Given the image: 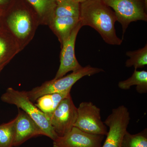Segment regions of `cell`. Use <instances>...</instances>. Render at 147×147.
Masks as SVG:
<instances>
[{
	"label": "cell",
	"instance_id": "cell-1",
	"mask_svg": "<svg viewBox=\"0 0 147 147\" xmlns=\"http://www.w3.org/2000/svg\"><path fill=\"white\" fill-rule=\"evenodd\" d=\"M0 19L2 26L14 37L21 50L31 41L40 25L35 11L26 0H12Z\"/></svg>",
	"mask_w": 147,
	"mask_h": 147
},
{
	"label": "cell",
	"instance_id": "cell-2",
	"mask_svg": "<svg viewBox=\"0 0 147 147\" xmlns=\"http://www.w3.org/2000/svg\"><path fill=\"white\" fill-rule=\"evenodd\" d=\"M79 21L82 27L89 26L95 30L108 44L120 45L122 43L123 40L116 34L115 14L102 0L80 3Z\"/></svg>",
	"mask_w": 147,
	"mask_h": 147
},
{
	"label": "cell",
	"instance_id": "cell-3",
	"mask_svg": "<svg viewBox=\"0 0 147 147\" xmlns=\"http://www.w3.org/2000/svg\"><path fill=\"white\" fill-rule=\"evenodd\" d=\"M3 102L16 105L28 115L36 123L45 134L53 141L58 137L46 115L29 99L26 91H20L9 88L1 96Z\"/></svg>",
	"mask_w": 147,
	"mask_h": 147
},
{
	"label": "cell",
	"instance_id": "cell-4",
	"mask_svg": "<svg viewBox=\"0 0 147 147\" xmlns=\"http://www.w3.org/2000/svg\"><path fill=\"white\" fill-rule=\"evenodd\" d=\"M102 71H104L102 69L88 65L61 78L45 82L41 86L26 92L29 99L32 102H35L38 98L45 95L71 90L73 85L84 76H92Z\"/></svg>",
	"mask_w": 147,
	"mask_h": 147
},
{
	"label": "cell",
	"instance_id": "cell-5",
	"mask_svg": "<svg viewBox=\"0 0 147 147\" xmlns=\"http://www.w3.org/2000/svg\"><path fill=\"white\" fill-rule=\"evenodd\" d=\"M106 5L114 9L121 25L123 35L129 24L138 21H147V15L144 0H102Z\"/></svg>",
	"mask_w": 147,
	"mask_h": 147
},
{
	"label": "cell",
	"instance_id": "cell-6",
	"mask_svg": "<svg viewBox=\"0 0 147 147\" xmlns=\"http://www.w3.org/2000/svg\"><path fill=\"white\" fill-rule=\"evenodd\" d=\"M130 119L129 112L125 106L113 109L104 122L109 130L102 147H121Z\"/></svg>",
	"mask_w": 147,
	"mask_h": 147
},
{
	"label": "cell",
	"instance_id": "cell-7",
	"mask_svg": "<svg viewBox=\"0 0 147 147\" xmlns=\"http://www.w3.org/2000/svg\"><path fill=\"white\" fill-rule=\"evenodd\" d=\"M77 119L74 126L93 134L106 136L108 131L101 120L100 108L91 102H81L77 108Z\"/></svg>",
	"mask_w": 147,
	"mask_h": 147
},
{
	"label": "cell",
	"instance_id": "cell-8",
	"mask_svg": "<svg viewBox=\"0 0 147 147\" xmlns=\"http://www.w3.org/2000/svg\"><path fill=\"white\" fill-rule=\"evenodd\" d=\"M77 115V108L70 95L61 101L48 119L58 137H62L74 126Z\"/></svg>",
	"mask_w": 147,
	"mask_h": 147
},
{
	"label": "cell",
	"instance_id": "cell-9",
	"mask_svg": "<svg viewBox=\"0 0 147 147\" xmlns=\"http://www.w3.org/2000/svg\"><path fill=\"white\" fill-rule=\"evenodd\" d=\"M82 27L79 21L68 39L61 46L60 64L54 79L61 78L69 71H78L83 67L78 62L75 55L76 37Z\"/></svg>",
	"mask_w": 147,
	"mask_h": 147
},
{
	"label": "cell",
	"instance_id": "cell-10",
	"mask_svg": "<svg viewBox=\"0 0 147 147\" xmlns=\"http://www.w3.org/2000/svg\"><path fill=\"white\" fill-rule=\"evenodd\" d=\"M104 136L89 134L73 127L67 134L53 141V147H102Z\"/></svg>",
	"mask_w": 147,
	"mask_h": 147
},
{
	"label": "cell",
	"instance_id": "cell-11",
	"mask_svg": "<svg viewBox=\"0 0 147 147\" xmlns=\"http://www.w3.org/2000/svg\"><path fill=\"white\" fill-rule=\"evenodd\" d=\"M15 119V136L13 146H20L32 137L45 135L33 120L23 110L18 109V115Z\"/></svg>",
	"mask_w": 147,
	"mask_h": 147
},
{
	"label": "cell",
	"instance_id": "cell-12",
	"mask_svg": "<svg viewBox=\"0 0 147 147\" xmlns=\"http://www.w3.org/2000/svg\"><path fill=\"white\" fill-rule=\"evenodd\" d=\"M22 51L20 45L8 31L0 28V73L15 55Z\"/></svg>",
	"mask_w": 147,
	"mask_h": 147
},
{
	"label": "cell",
	"instance_id": "cell-13",
	"mask_svg": "<svg viewBox=\"0 0 147 147\" xmlns=\"http://www.w3.org/2000/svg\"><path fill=\"white\" fill-rule=\"evenodd\" d=\"M79 21L78 18L55 16L48 26L58 38L61 46Z\"/></svg>",
	"mask_w": 147,
	"mask_h": 147
},
{
	"label": "cell",
	"instance_id": "cell-14",
	"mask_svg": "<svg viewBox=\"0 0 147 147\" xmlns=\"http://www.w3.org/2000/svg\"><path fill=\"white\" fill-rule=\"evenodd\" d=\"M36 12L40 25L49 26L55 17L57 3L55 0H26Z\"/></svg>",
	"mask_w": 147,
	"mask_h": 147
},
{
	"label": "cell",
	"instance_id": "cell-15",
	"mask_svg": "<svg viewBox=\"0 0 147 147\" xmlns=\"http://www.w3.org/2000/svg\"><path fill=\"white\" fill-rule=\"evenodd\" d=\"M71 90L60 93L50 94L40 96L35 104L38 109L45 113L47 117L53 114L63 99L70 95Z\"/></svg>",
	"mask_w": 147,
	"mask_h": 147
},
{
	"label": "cell",
	"instance_id": "cell-16",
	"mask_svg": "<svg viewBox=\"0 0 147 147\" xmlns=\"http://www.w3.org/2000/svg\"><path fill=\"white\" fill-rule=\"evenodd\" d=\"M137 86L136 90L139 93H146L147 92V71H138L134 69L131 77L125 81L119 82L118 86L121 89H129L131 86Z\"/></svg>",
	"mask_w": 147,
	"mask_h": 147
},
{
	"label": "cell",
	"instance_id": "cell-17",
	"mask_svg": "<svg viewBox=\"0 0 147 147\" xmlns=\"http://www.w3.org/2000/svg\"><path fill=\"white\" fill-rule=\"evenodd\" d=\"M56 3L55 16L79 18L80 3L75 0H64Z\"/></svg>",
	"mask_w": 147,
	"mask_h": 147
},
{
	"label": "cell",
	"instance_id": "cell-18",
	"mask_svg": "<svg viewBox=\"0 0 147 147\" xmlns=\"http://www.w3.org/2000/svg\"><path fill=\"white\" fill-rule=\"evenodd\" d=\"M126 55L129 57L125 62V66H134V69L143 68L147 65V45L143 48L133 51L127 52Z\"/></svg>",
	"mask_w": 147,
	"mask_h": 147
},
{
	"label": "cell",
	"instance_id": "cell-19",
	"mask_svg": "<svg viewBox=\"0 0 147 147\" xmlns=\"http://www.w3.org/2000/svg\"><path fill=\"white\" fill-rule=\"evenodd\" d=\"M121 147H147V129L136 134L127 131L124 135Z\"/></svg>",
	"mask_w": 147,
	"mask_h": 147
},
{
	"label": "cell",
	"instance_id": "cell-20",
	"mask_svg": "<svg viewBox=\"0 0 147 147\" xmlns=\"http://www.w3.org/2000/svg\"><path fill=\"white\" fill-rule=\"evenodd\" d=\"M15 119L0 125V147H12L15 136Z\"/></svg>",
	"mask_w": 147,
	"mask_h": 147
},
{
	"label": "cell",
	"instance_id": "cell-21",
	"mask_svg": "<svg viewBox=\"0 0 147 147\" xmlns=\"http://www.w3.org/2000/svg\"><path fill=\"white\" fill-rule=\"evenodd\" d=\"M12 0H0V18L5 14Z\"/></svg>",
	"mask_w": 147,
	"mask_h": 147
},
{
	"label": "cell",
	"instance_id": "cell-22",
	"mask_svg": "<svg viewBox=\"0 0 147 147\" xmlns=\"http://www.w3.org/2000/svg\"><path fill=\"white\" fill-rule=\"evenodd\" d=\"M75 1L80 3H83L84 2L86 1H87V0H75Z\"/></svg>",
	"mask_w": 147,
	"mask_h": 147
},
{
	"label": "cell",
	"instance_id": "cell-23",
	"mask_svg": "<svg viewBox=\"0 0 147 147\" xmlns=\"http://www.w3.org/2000/svg\"><path fill=\"white\" fill-rule=\"evenodd\" d=\"M144 3L145 4V5H146V7H147V0H144Z\"/></svg>",
	"mask_w": 147,
	"mask_h": 147
},
{
	"label": "cell",
	"instance_id": "cell-24",
	"mask_svg": "<svg viewBox=\"0 0 147 147\" xmlns=\"http://www.w3.org/2000/svg\"><path fill=\"white\" fill-rule=\"evenodd\" d=\"M2 27V26L1 22V19H0V28H1Z\"/></svg>",
	"mask_w": 147,
	"mask_h": 147
},
{
	"label": "cell",
	"instance_id": "cell-25",
	"mask_svg": "<svg viewBox=\"0 0 147 147\" xmlns=\"http://www.w3.org/2000/svg\"><path fill=\"white\" fill-rule=\"evenodd\" d=\"M56 2L60 1H64V0H55Z\"/></svg>",
	"mask_w": 147,
	"mask_h": 147
}]
</instances>
